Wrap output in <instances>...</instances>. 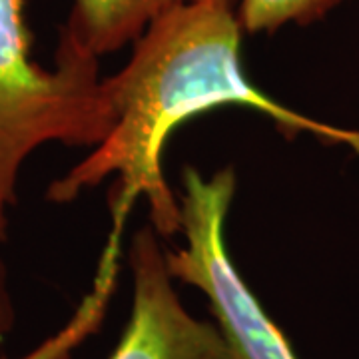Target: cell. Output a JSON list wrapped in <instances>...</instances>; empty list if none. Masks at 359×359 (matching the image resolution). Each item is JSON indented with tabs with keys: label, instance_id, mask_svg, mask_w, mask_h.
<instances>
[{
	"label": "cell",
	"instance_id": "obj_2",
	"mask_svg": "<svg viewBox=\"0 0 359 359\" xmlns=\"http://www.w3.org/2000/svg\"><path fill=\"white\" fill-rule=\"evenodd\" d=\"M100 58L60 34L54 68L32 58L25 0H0V236L26 160L46 144L96 148L116 124Z\"/></svg>",
	"mask_w": 359,
	"mask_h": 359
},
{
	"label": "cell",
	"instance_id": "obj_3",
	"mask_svg": "<svg viewBox=\"0 0 359 359\" xmlns=\"http://www.w3.org/2000/svg\"><path fill=\"white\" fill-rule=\"evenodd\" d=\"M236 188L230 166L210 178L196 168H184L180 198L184 245L166 250L170 276L205 295L233 359H297L285 334L231 262L226 219Z\"/></svg>",
	"mask_w": 359,
	"mask_h": 359
},
{
	"label": "cell",
	"instance_id": "obj_5",
	"mask_svg": "<svg viewBox=\"0 0 359 359\" xmlns=\"http://www.w3.org/2000/svg\"><path fill=\"white\" fill-rule=\"evenodd\" d=\"M186 2L190 0H72L60 34L100 58L134 44L156 18Z\"/></svg>",
	"mask_w": 359,
	"mask_h": 359
},
{
	"label": "cell",
	"instance_id": "obj_6",
	"mask_svg": "<svg viewBox=\"0 0 359 359\" xmlns=\"http://www.w3.org/2000/svg\"><path fill=\"white\" fill-rule=\"evenodd\" d=\"M346 0H240V22L248 34H271L283 26H309Z\"/></svg>",
	"mask_w": 359,
	"mask_h": 359
},
{
	"label": "cell",
	"instance_id": "obj_1",
	"mask_svg": "<svg viewBox=\"0 0 359 359\" xmlns=\"http://www.w3.org/2000/svg\"><path fill=\"white\" fill-rule=\"evenodd\" d=\"M240 0H190L162 14L134 42L126 66L106 78L116 124L102 144L48 188L66 204L118 176V216L138 198L162 238L182 231V208L164 176V150L184 122L224 106L269 116L283 136L308 132L323 144H341L359 156V130L332 126L299 114L257 88L242 62Z\"/></svg>",
	"mask_w": 359,
	"mask_h": 359
},
{
	"label": "cell",
	"instance_id": "obj_7",
	"mask_svg": "<svg viewBox=\"0 0 359 359\" xmlns=\"http://www.w3.org/2000/svg\"><path fill=\"white\" fill-rule=\"evenodd\" d=\"M16 325V306H14L11 280L4 259L0 257V341L13 334Z\"/></svg>",
	"mask_w": 359,
	"mask_h": 359
},
{
	"label": "cell",
	"instance_id": "obj_4",
	"mask_svg": "<svg viewBox=\"0 0 359 359\" xmlns=\"http://www.w3.org/2000/svg\"><path fill=\"white\" fill-rule=\"evenodd\" d=\"M160 240L152 224L132 238V311L108 359H233L216 323L194 318L180 302Z\"/></svg>",
	"mask_w": 359,
	"mask_h": 359
}]
</instances>
